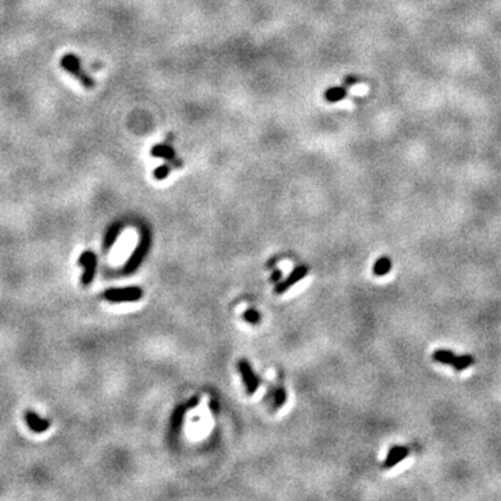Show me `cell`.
<instances>
[{
	"instance_id": "1",
	"label": "cell",
	"mask_w": 501,
	"mask_h": 501,
	"mask_svg": "<svg viewBox=\"0 0 501 501\" xmlns=\"http://www.w3.org/2000/svg\"><path fill=\"white\" fill-rule=\"evenodd\" d=\"M143 292L140 287H127V288L107 289L105 298L110 302H134L141 299Z\"/></svg>"
},
{
	"instance_id": "2",
	"label": "cell",
	"mask_w": 501,
	"mask_h": 501,
	"mask_svg": "<svg viewBox=\"0 0 501 501\" xmlns=\"http://www.w3.org/2000/svg\"><path fill=\"white\" fill-rule=\"evenodd\" d=\"M62 66H63L64 70H67L70 74H72L74 77L77 78L78 81L81 84L84 85L85 88H92L95 82L89 75H86L84 71L81 70V66H79V60L74 55H66V56L62 59Z\"/></svg>"
},
{
	"instance_id": "3",
	"label": "cell",
	"mask_w": 501,
	"mask_h": 501,
	"mask_svg": "<svg viewBox=\"0 0 501 501\" xmlns=\"http://www.w3.org/2000/svg\"><path fill=\"white\" fill-rule=\"evenodd\" d=\"M238 369H240V373L242 376L244 384L247 387V394L254 395L259 388V377L255 374L251 363L247 359H241L238 362Z\"/></svg>"
},
{
	"instance_id": "4",
	"label": "cell",
	"mask_w": 501,
	"mask_h": 501,
	"mask_svg": "<svg viewBox=\"0 0 501 501\" xmlns=\"http://www.w3.org/2000/svg\"><path fill=\"white\" fill-rule=\"evenodd\" d=\"M308 275V268L306 266H296L288 276L286 280L279 282L276 284L275 292L276 294H284L286 291H288L292 286H295L296 283H299L305 276Z\"/></svg>"
},
{
	"instance_id": "5",
	"label": "cell",
	"mask_w": 501,
	"mask_h": 501,
	"mask_svg": "<svg viewBox=\"0 0 501 501\" xmlns=\"http://www.w3.org/2000/svg\"><path fill=\"white\" fill-rule=\"evenodd\" d=\"M79 265L85 266V273L82 276V283L84 284H89L93 279V275H95V268H96V256L93 252L91 251H86L84 254L81 255L79 258Z\"/></svg>"
},
{
	"instance_id": "6",
	"label": "cell",
	"mask_w": 501,
	"mask_h": 501,
	"mask_svg": "<svg viewBox=\"0 0 501 501\" xmlns=\"http://www.w3.org/2000/svg\"><path fill=\"white\" fill-rule=\"evenodd\" d=\"M408 455H410V448H408V447L395 445V447H393V448L387 452V458H386L384 464H383V468H384V469H391V468L397 465L398 462L404 461Z\"/></svg>"
},
{
	"instance_id": "7",
	"label": "cell",
	"mask_w": 501,
	"mask_h": 501,
	"mask_svg": "<svg viewBox=\"0 0 501 501\" xmlns=\"http://www.w3.org/2000/svg\"><path fill=\"white\" fill-rule=\"evenodd\" d=\"M25 419H27V424H28L29 429L36 431V433H42V431H45L48 428H49V421L41 419V418L38 417L36 414H34L32 411H28V412H27Z\"/></svg>"
},
{
	"instance_id": "8",
	"label": "cell",
	"mask_w": 501,
	"mask_h": 501,
	"mask_svg": "<svg viewBox=\"0 0 501 501\" xmlns=\"http://www.w3.org/2000/svg\"><path fill=\"white\" fill-rule=\"evenodd\" d=\"M146 249H148V241L143 240L141 244H140V247L135 249V252L133 254L131 259H130V262L127 263V269H126V272H133V270H135V269H137V266L141 263L142 259H143V256H145V254H146Z\"/></svg>"
},
{
	"instance_id": "9",
	"label": "cell",
	"mask_w": 501,
	"mask_h": 501,
	"mask_svg": "<svg viewBox=\"0 0 501 501\" xmlns=\"http://www.w3.org/2000/svg\"><path fill=\"white\" fill-rule=\"evenodd\" d=\"M431 358L436 362L444 363V365H452L454 360L457 359V355L450 351V350H437L431 354Z\"/></svg>"
},
{
	"instance_id": "10",
	"label": "cell",
	"mask_w": 501,
	"mask_h": 501,
	"mask_svg": "<svg viewBox=\"0 0 501 501\" xmlns=\"http://www.w3.org/2000/svg\"><path fill=\"white\" fill-rule=\"evenodd\" d=\"M391 270V261L387 256H383L380 259L374 262L373 265V275L374 276H386Z\"/></svg>"
},
{
	"instance_id": "11",
	"label": "cell",
	"mask_w": 501,
	"mask_h": 501,
	"mask_svg": "<svg viewBox=\"0 0 501 501\" xmlns=\"http://www.w3.org/2000/svg\"><path fill=\"white\" fill-rule=\"evenodd\" d=\"M473 362H475V359H473L472 355L466 354V355H461V357H457V359L454 360V363H452L451 366L454 367V369H455L457 372H461V370H464V369H466V367L471 366Z\"/></svg>"
},
{
	"instance_id": "12",
	"label": "cell",
	"mask_w": 501,
	"mask_h": 501,
	"mask_svg": "<svg viewBox=\"0 0 501 501\" xmlns=\"http://www.w3.org/2000/svg\"><path fill=\"white\" fill-rule=\"evenodd\" d=\"M152 153L157 156V157H164V159H169V160H174V152L167 145H157L156 148H153Z\"/></svg>"
},
{
	"instance_id": "13",
	"label": "cell",
	"mask_w": 501,
	"mask_h": 501,
	"mask_svg": "<svg viewBox=\"0 0 501 501\" xmlns=\"http://www.w3.org/2000/svg\"><path fill=\"white\" fill-rule=\"evenodd\" d=\"M347 96V91L344 88H330L326 92V99L329 102H339L343 98Z\"/></svg>"
},
{
	"instance_id": "14",
	"label": "cell",
	"mask_w": 501,
	"mask_h": 501,
	"mask_svg": "<svg viewBox=\"0 0 501 501\" xmlns=\"http://www.w3.org/2000/svg\"><path fill=\"white\" fill-rule=\"evenodd\" d=\"M286 400H287V394H286L284 388L283 387L276 388L275 390V405H273V408H275V410H280L283 405L286 404Z\"/></svg>"
},
{
	"instance_id": "15",
	"label": "cell",
	"mask_w": 501,
	"mask_h": 501,
	"mask_svg": "<svg viewBox=\"0 0 501 501\" xmlns=\"http://www.w3.org/2000/svg\"><path fill=\"white\" fill-rule=\"evenodd\" d=\"M244 319H245L247 322H249L251 325H256V323L259 322L261 316H259V313L256 311H254V309H248V311H245V313H244Z\"/></svg>"
},
{
	"instance_id": "16",
	"label": "cell",
	"mask_w": 501,
	"mask_h": 501,
	"mask_svg": "<svg viewBox=\"0 0 501 501\" xmlns=\"http://www.w3.org/2000/svg\"><path fill=\"white\" fill-rule=\"evenodd\" d=\"M169 173H170L169 164H163V166H160V167H159V169L155 171V177L157 178V180H163V178L167 176Z\"/></svg>"
},
{
	"instance_id": "17",
	"label": "cell",
	"mask_w": 501,
	"mask_h": 501,
	"mask_svg": "<svg viewBox=\"0 0 501 501\" xmlns=\"http://www.w3.org/2000/svg\"><path fill=\"white\" fill-rule=\"evenodd\" d=\"M280 279H282V272H280V270H276L275 273H273V276H272V279H270V280H272V282L276 283V284H277V283L280 282Z\"/></svg>"
},
{
	"instance_id": "18",
	"label": "cell",
	"mask_w": 501,
	"mask_h": 501,
	"mask_svg": "<svg viewBox=\"0 0 501 501\" xmlns=\"http://www.w3.org/2000/svg\"><path fill=\"white\" fill-rule=\"evenodd\" d=\"M358 82V79L357 78H354V77H350V78H346L344 79V84L346 85H351V84H357Z\"/></svg>"
}]
</instances>
